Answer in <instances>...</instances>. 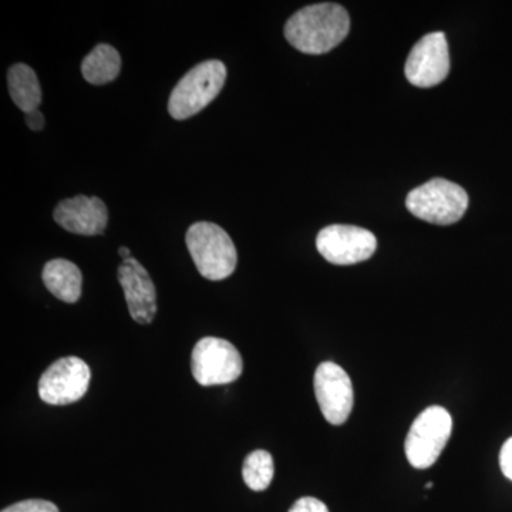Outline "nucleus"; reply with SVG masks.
Wrapping results in <instances>:
<instances>
[{
  "instance_id": "2eb2a0df",
  "label": "nucleus",
  "mask_w": 512,
  "mask_h": 512,
  "mask_svg": "<svg viewBox=\"0 0 512 512\" xmlns=\"http://www.w3.org/2000/svg\"><path fill=\"white\" fill-rule=\"evenodd\" d=\"M121 70L120 53L110 45L94 47L89 56L84 57L82 73L84 80L94 86H101L117 79Z\"/></svg>"
},
{
  "instance_id": "dca6fc26",
  "label": "nucleus",
  "mask_w": 512,
  "mask_h": 512,
  "mask_svg": "<svg viewBox=\"0 0 512 512\" xmlns=\"http://www.w3.org/2000/svg\"><path fill=\"white\" fill-rule=\"evenodd\" d=\"M274 458L265 450H255L244 461L242 477L251 490L264 491L272 483Z\"/></svg>"
},
{
  "instance_id": "9b49d317",
  "label": "nucleus",
  "mask_w": 512,
  "mask_h": 512,
  "mask_svg": "<svg viewBox=\"0 0 512 512\" xmlns=\"http://www.w3.org/2000/svg\"><path fill=\"white\" fill-rule=\"evenodd\" d=\"M119 282L131 318L140 325H150L156 318L157 295L153 279L136 258L124 259L119 266Z\"/></svg>"
},
{
  "instance_id": "ddd939ff",
  "label": "nucleus",
  "mask_w": 512,
  "mask_h": 512,
  "mask_svg": "<svg viewBox=\"0 0 512 512\" xmlns=\"http://www.w3.org/2000/svg\"><path fill=\"white\" fill-rule=\"evenodd\" d=\"M47 291L66 303H76L82 296L83 276L79 266L67 259H52L43 268Z\"/></svg>"
},
{
  "instance_id": "a211bd4d",
  "label": "nucleus",
  "mask_w": 512,
  "mask_h": 512,
  "mask_svg": "<svg viewBox=\"0 0 512 512\" xmlns=\"http://www.w3.org/2000/svg\"><path fill=\"white\" fill-rule=\"evenodd\" d=\"M289 512H329V510L318 498L303 497L292 505Z\"/></svg>"
},
{
  "instance_id": "6ab92c4d",
  "label": "nucleus",
  "mask_w": 512,
  "mask_h": 512,
  "mask_svg": "<svg viewBox=\"0 0 512 512\" xmlns=\"http://www.w3.org/2000/svg\"><path fill=\"white\" fill-rule=\"evenodd\" d=\"M500 466L503 474L512 481V437L505 441L500 453Z\"/></svg>"
},
{
  "instance_id": "412c9836",
  "label": "nucleus",
  "mask_w": 512,
  "mask_h": 512,
  "mask_svg": "<svg viewBox=\"0 0 512 512\" xmlns=\"http://www.w3.org/2000/svg\"><path fill=\"white\" fill-rule=\"evenodd\" d=\"M119 255L121 256V258H123L124 261V259L131 258V251L127 247H120Z\"/></svg>"
},
{
  "instance_id": "f257e3e1",
  "label": "nucleus",
  "mask_w": 512,
  "mask_h": 512,
  "mask_svg": "<svg viewBox=\"0 0 512 512\" xmlns=\"http://www.w3.org/2000/svg\"><path fill=\"white\" fill-rule=\"evenodd\" d=\"M349 13L338 3L306 6L289 18L285 37L299 52L325 55L349 35Z\"/></svg>"
},
{
  "instance_id": "423d86ee",
  "label": "nucleus",
  "mask_w": 512,
  "mask_h": 512,
  "mask_svg": "<svg viewBox=\"0 0 512 512\" xmlns=\"http://www.w3.org/2000/svg\"><path fill=\"white\" fill-rule=\"evenodd\" d=\"M241 353L228 340L202 338L192 349L191 372L201 386H221L235 382L242 375Z\"/></svg>"
},
{
  "instance_id": "39448f33",
  "label": "nucleus",
  "mask_w": 512,
  "mask_h": 512,
  "mask_svg": "<svg viewBox=\"0 0 512 512\" xmlns=\"http://www.w3.org/2000/svg\"><path fill=\"white\" fill-rule=\"evenodd\" d=\"M453 433V419L444 407L431 406L417 416L404 443L414 468L424 470L436 463Z\"/></svg>"
},
{
  "instance_id": "1a4fd4ad",
  "label": "nucleus",
  "mask_w": 512,
  "mask_h": 512,
  "mask_svg": "<svg viewBox=\"0 0 512 512\" xmlns=\"http://www.w3.org/2000/svg\"><path fill=\"white\" fill-rule=\"evenodd\" d=\"M313 387H315L320 412L326 421L333 426L345 423L352 413L353 402H355L352 380L348 373L336 363H322L316 369Z\"/></svg>"
},
{
  "instance_id": "6e6552de",
  "label": "nucleus",
  "mask_w": 512,
  "mask_h": 512,
  "mask_svg": "<svg viewBox=\"0 0 512 512\" xmlns=\"http://www.w3.org/2000/svg\"><path fill=\"white\" fill-rule=\"evenodd\" d=\"M316 247L330 264L355 265L372 258L377 239L372 232L355 225H330L319 232Z\"/></svg>"
},
{
  "instance_id": "4be33fe9",
  "label": "nucleus",
  "mask_w": 512,
  "mask_h": 512,
  "mask_svg": "<svg viewBox=\"0 0 512 512\" xmlns=\"http://www.w3.org/2000/svg\"><path fill=\"white\" fill-rule=\"evenodd\" d=\"M427 490H431L433 488V483L426 484Z\"/></svg>"
},
{
  "instance_id": "7ed1b4c3",
  "label": "nucleus",
  "mask_w": 512,
  "mask_h": 512,
  "mask_svg": "<svg viewBox=\"0 0 512 512\" xmlns=\"http://www.w3.org/2000/svg\"><path fill=\"white\" fill-rule=\"evenodd\" d=\"M227 67L220 60H207L192 67L174 87L168 111L175 120H187L204 110L221 93Z\"/></svg>"
},
{
  "instance_id": "f8f14e48",
  "label": "nucleus",
  "mask_w": 512,
  "mask_h": 512,
  "mask_svg": "<svg viewBox=\"0 0 512 512\" xmlns=\"http://www.w3.org/2000/svg\"><path fill=\"white\" fill-rule=\"evenodd\" d=\"M53 218L60 227L72 234L94 237L106 231L109 211L100 198L77 195L60 202L53 212Z\"/></svg>"
},
{
  "instance_id": "20e7f679",
  "label": "nucleus",
  "mask_w": 512,
  "mask_h": 512,
  "mask_svg": "<svg viewBox=\"0 0 512 512\" xmlns=\"http://www.w3.org/2000/svg\"><path fill=\"white\" fill-rule=\"evenodd\" d=\"M406 207L420 220L436 225H451L466 214L468 195L460 185L444 178H434L410 191Z\"/></svg>"
},
{
  "instance_id": "9d476101",
  "label": "nucleus",
  "mask_w": 512,
  "mask_h": 512,
  "mask_svg": "<svg viewBox=\"0 0 512 512\" xmlns=\"http://www.w3.org/2000/svg\"><path fill=\"white\" fill-rule=\"evenodd\" d=\"M450 72V53L446 35L434 32L421 37L406 60L404 73L413 86L434 87Z\"/></svg>"
},
{
  "instance_id": "4468645a",
  "label": "nucleus",
  "mask_w": 512,
  "mask_h": 512,
  "mask_svg": "<svg viewBox=\"0 0 512 512\" xmlns=\"http://www.w3.org/2000/svg\"><path fill=\"white\" fill-rule=\"evenodd\" d=\"M8 84L10 97L18 109L25 114L39 110L42 103V89L32 67L23 63L13 64L8 72Z\"/></svg>"
},
{
  "instance_id": "0eeeda50",
  "label": "nucleus",
  "mask_w": 512,
  "mask_h": 512,
  "mask_svg": "<svg viewBox=\"0 0 512 512\" xmlns=\"http://www.w3.org/2000/svg\"><path fill=\"white\" fill-rule=\"evenodd\" d=\"M92 372L80 357H62L43 373L39 380V396L52 406L79 402L89 390Z\"/></svg>"
},
{
  "instance_id": "f03ea898",
  "label": "nucleus",
  "mask_w": 512,
  "mask_h": 512,
  "mask_svg": "<svg viewBox=\"0 0 512 512\" xmlns=\"http://www.w3.org/2000/svg\"><path fill=\"white\" fill-rule=\"evenodd\" d=\"M192 261L208 281H222L237 268L238 254L234 242L220 225L195 222L185 235Z\"/></svg>"
},
{
  "instance_id": "f3484780",
  "label": "nucleus",
  "mask_w": 512,
  "mask_h": 512,
  "mask_svg": "<svg viewBox=\"0 0 512 512\" xmlns=\"http://www.w3.org/2000/svg\"><path fill=\"white\" fill-rule=\"evenodd\" d=\"M2 512H59V508L50 501L45 500H26L20 501L5 508Z\"/></svg>"
},
{
  "instance_id": "aec40b11",
  "label": "nucleus",
  "mask_w": 512,
  "mask_h": 512,
  "mask_svg": "<svg viewBox=\"0 0 512 512\" xmlns=\"http://www.w3.org/2000/svg\"><path fill=\"white\" fill-rule=\"evenodd\" d=\"M26 124L32 131H40L45 127V116L39 110L26 114Z\"/></svg>"
}]
</instances>
